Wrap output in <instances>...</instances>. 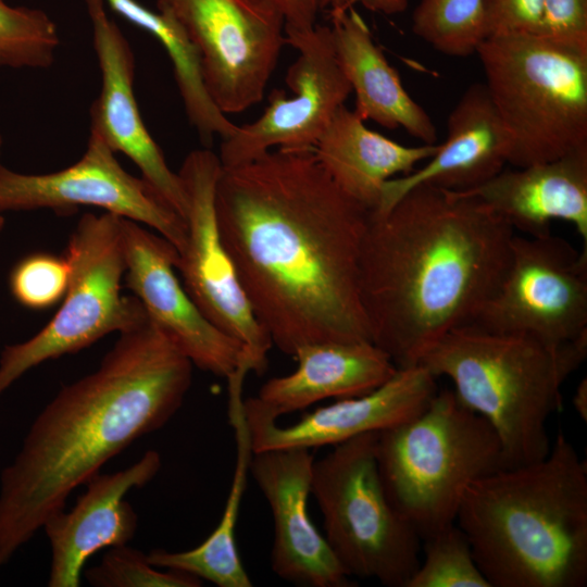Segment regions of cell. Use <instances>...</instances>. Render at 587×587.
<instances>
[{"mask_svg": "<svg viewBox=\"0 0 587 587\" xmlns=\"http://www.w3.org/2000/svg\"><path fill=\"white\" fill-rule=\"evenodd\" d=\"M377 434L358 435L314 460L311 495L323 515L325 540L350 577L405 587L420 564L422 540L387 498Z\"/></svg>", "mask_w": 587, "mask_h": 587, "instance_id": "8", "label": "cell"}, {"mask_svg": "<svg viewBox=\"0 0 587 587\" xmlns=\"http://www.w3.org/2000/svg\"><path fill=\"white\" fill-rule=\"evenodd\" d=\"M422 542L424 557L405 587H490L455 523Z\"/></svg>", "mask_w": 587, "mask_h": 587, "instance_id": "29", "label": "cell"}, {"mask_svg": "<svg viewBox=\"0 0 587 587\" xmlns=\"http://www.w3.org/2000/svg\"><path fill=\"white\" fill-rule=\"evenodd\" d=\"M438 391L436 377L421 365L398 369L376 389L304 414L280 426L254 397L242 401L253 452L280 448L335 446L366 433H379L421 413Z\"/></svg>", "mask_w": 587, "mask_h": 587, "instance_id": "17", "label": "cell"}, {"mask_svg": "<svg viewBox=\"0 0 587 587\" xmlns=\"http://www.w3.org/2000/svg\"><path fill=\"white\" fill-rule=\"evenodd\" d=\"M118 15L152 35L171 60L174 77L190 124L204 142L217 135L225 139L238 125L230 122L211 99L203 80L199 53L174 15L152 11L137 0H104Z\"/></svg>", "mask_w": 587, "mask_h": 587, "instance_id": "26", "label": "cell"}, {"mask_svg": "<svg viewBox=\"0 0 587 587\" xmlns=\"http://www.w3.org/2000/svg\"><path fill=\"white\" fill-rule=\"evenodd\" d=\"M438 143L405 146L366 127L354 110L342 105L314 147L336 185L371 212L386 182L412 172Z\"/></svg>", "mask_w": 587, "mask_h": 587, "instance_id": "24", "label": "cell"}, {"mask_svg": "<svg viewBox=\"0 0 587 587\" xmlns=\"http://www.w3.org/2000/svg\"><path fill=\"white\" fill-rule=\"evenodd\" d=\"M545 0H485L488 36L534 33Z\"/></svg>", "mask_w": 587, "mask_h": 587, "instance_id": "33", "label": "cell"}, {"mask_svg": "<svg viewBox=\"0 0 587 587\" xmlns=\"http://www.w3.org/2000/svg\"><path fill=\"white\" fill-rule=\"evenodd\" d=\"M572 403L574 410L579 415V417L586 422L587 421V379L584 378L577 385L574 396L572 398Z\"/></svg>", "mask_w": 587, "mask_h": 587, "instance_id": "36", "label": "cell"}, {"mask_svg": "<svg viewBox=\"0 0 587 587\" xmlns=\"http://www.w3.org/2000/svg\"><path fill=\"white\" fill-rule=\"evenodd\" d=\"M195 45L205 88L224 113L259 103L285 42V22L267 0H158Z\"/></svg>", "mask_w": 587, "mask_h": 587, "instance_id": "11", "label": "cell"}, {"mask_svg": "<svg viewBox=\"0 0 587 587\" xmlns=\"http://www.w3.org/2000/svg\"><path fill=\"white\" fill-rule=\"evenodd\" d=\"M64 255L71 277L61 307L37 334L4 346L0 353V398L39 364L76 353L147 317L135 296L121 292L126 270L122 216L110 212L84 214Z\"/></svg>", "mask_w": 587, "mask_h": 587, "instance_id": "9", "label": "cell"}, {"mask_svg": "<svg viewBox=\"0 0 587 587\" xmlns=\"http://www.w3.org/2000/svg\"><path fill=\"white\" fill-rule=\"evenodd\" d=\"M4 224H5V221H4V217L3 215L0 213V234L4 227Z\"/></svg>", "mask_w": 587, "mask_h": 587, "instance_id": "37", "label": "cell"}, {"mask_svg": "<svg viewBox=\"0 0 587 587\" xmlns=\"http://www.w3.org/2000/svg\"><path fill=\"white\" fill-rule=\"evenodd\" d=\"M330 29L338 62L355 96L357 114L388 129L403 128L422 143H437L430 115L405 90L354 8L330 17Z\"/></svg>", "mask_w": 587, "mask_h": 587, "instance_id": "23", "label": "cell"}, {"mask_svg": "<svg viewBox=\"0 0 587 587\" xmlns=\"http://www.w3.org/2000/svg\"><path fill=\"white\" fill-rule=\"evenodd\" d=\"M376 458L389 502L421 540L455 523L472 482L504 467L492 426L447 388L411 420L379 432Z\"/></svg>", "mask_w": 587, "mask_h": 587, "instance_id": "6", "label": "cell"}, {"mask_svg": "<svg viewBox=\"0 0 587 587\" xmlns=\"http://www.w3.org/2000/svg\"><path fill=\"white\" fill-rule=\"evenodd\" d=\"M125 282L148 317L192 362L193 366L227 378L248 363V349L216 327L192 301L175 274V247L145 225L122 217Z\"/></svg>", "mask_w": 587, "mask_h": 587, "instance_id": "15", "label": "cell"}, {"mask_svg": "<svg viewBox=\"0 0 587 587\" xmlns=\"http://www.w3.org/2000/svg\"><path fill=\"white\" fill-rule=\"evenodd\" d=\"M161 464L160 454L148 450L123 470L99 472L85 483V491L70 511L63 509L45 522L41 529L51 549L49 587H78L91 555L134 538L138 517L124 497L151 482Z\"/></svg>", "mask_w": 587, "mask_h": 587, "instance_id": "19", "label": "cell"}, {"mask_svg": "<svg viewBox=\"0 0 587 587\" xmlns=\"http://www.w3.org/2000/svg\"><path fill=\"white\" fill-rule=\"evenodd\" d=\"M526 236L551 234L561 220L587 245V150L527 166L503 168L469 190Z\"/></svg>", "mask_w": 587, "mask_h": 587, "instance_id": "21", "label": "cell"}, {"mask_svg": "<svg viewBox=\"0 0 587 587\" xmlns=\"http://www.w3.org/2000/svg\"><path fill=\"white\" fill-rule=\"evenodd\" d=\"M532 34L587 52V0H545Z\"/></svg>", "mask_w": 587, "mask_h": 587, "instance_id": "32", "label": "cell"}, {"mask_svg": "<svg viewBox=\"0 0 587 587\" xmlns=\"http://www.w3.org/2000/svg\"><path fill=\"white\" fill-rule=\"evenodd\" d=\"M314 460L308 448L252 453L249 474L268 502L273 517L271 566L278 577L298 586L349 587L350 576L308 513Z\"/></svg>", "mask_w": 587, "mask_h": 587, "instance_id": "18", "label": "cell"}, {"mask_svg": "<svg viewBox=\"0 0 587 587\" xmlns=\"http://www.w3.org/2000/svg\"><path fill=\"white\" fill-rule=\"evenodd\" d=\"M514 167L587 150V52L530 33L488 36L477 48Z\"/></svg>", "mask_w": 587, "mask_h": 587, "instance_id": "7", "label": "cell"}, {"mask_svg": "<svg viewBox=\"0 0 587 587\" xmlns=\"http://www.w3.org/2000/svg\"><path fill=\"white\" fill-rule=\"evenodd\" d=\"M455 524L490 587L587 585V463L563 434L541 460L472 482Z\"/></svg>", "mask_w": 587, "mask_h": 587, "instance_id": "4", "label": "cell"}, {"mask_svg": "<svg viewBox=\"0 0 587 587\" xmlns=\"http://www.w3.org/2000/svg\"><path fill=\"white\" fill-rule=\"evenodd\" d=\"M2 143H3V139H2V135L0 133V153H1Z\"/></svg>", "mask_w": 587, "mask_h": 587, "instance_id": "38", "label": "cell"}, {"mask_svg": "<svg viewBox=\"0 0 587 587\" xmlns=\"http://www.w3.org/2000/svg\"><path fill=\"white\" fill-rule=\"evenodd\" d=\"M285 42L298 51L286 84L292 96L275 89L255 121L222 139V166L252 161L273 149H312L351 93L338 62L330 26L285 30Z\"/></svg>", "mask_w": 587, "mask_h": 587, "instance_id": "13", "label": "cell"}, {"mask_svg": "<svg viewBox=\"0 0 587 587\" xmlns=\"http://www.w3.org/2000/svg\"><path fill=\"white\" fill-rule=\"evenodd\" d=\"M101 208L146 225L180 253L186 222L142 178L129 174L115 153L89 134L83 157L74 164L47 174H24L0 163V213L78 207Z\"/></svg>", "mask_w": 587, "mask_h": 587, "instance_id": "14", "label": "cell"}, {"mask_svg": "<svg viewBox=\"0 0 587 587\" xmlns=\"http://www.w3.org/2000/svg\"><path fill=\"white\" fill-rule=\"evenodd\" d=\"M355 4H361L372 12L395 15L405 11L409 0H319L320 11L328 12L329 17L344 13Z\"/></svg>", "mask_w": 587, "mask_h": 587, "instance_id": "35", "label": "cell"}, {"mask_svg": "<svg viewBox=\"0 0 587 587\" xmlns=\"http://www.w3.org/2000/svg\"><path fill=\"white\" fill-rule=\"evenodd\" d=\"M59 45L58 27L45 11L0 0V67L47 68Z\"/></svg>", "mask_w": 587, "mask_h": 587, "instance_id": "28", "label": "cell"}, {"mask_svg": "<svg viewBox=\"0 0 587 587\" xmlns=\"http://www.w3.org/2000/svg\"><path fill=\"white\" fill-rule=\"evenodd\" d=\"M84 576L95 587H199L202 580L191 574L166 569L160 571L147 554L127 545L108 548L100 563Z\"/></svg>", "mask_w": 587, "mask_h": 587, "instance_id": "30", "label": "cell"}, {"mask_svg": "<svg viewBox=\"0 0 587 587\" xmlns=\"http://www.w3.org/2000/svg\"><path fill=\"white\" fill-rule=\"evenodd\" d=\"M412 32L446 55L475 54L488 37L485 0H420Z\"/></svg>", "mask_w": 587, "mask_h": 587, "instance_id": "27", "label": "cell"}, {"mask_svg": "<svg viewBox=\"0 0 587 587\" xmlns=\"http://www.w3.org/2000/svg\"><path fill=\"white\" fill-rule=\"evenodd\" d=\"M292 357L298 361L296 371L268 379L254 397L276 419L325 399L363 396L398 370L371 341L310 344Z\"/></svg>", "mask_w": 587, "mask_h": 587, "instance_id": "22", "label": "cell"}, {"mask_svg": "<svg viewBox=\"0 0 587 587\" xmlns=\"http://www.w3.org/2000/svg\"><path fill=\"white\" fill-rule=\"evenodd\" d=\"M71 266L65 258L36 252L21 259L9 277L13 298L23 307L43 310L60 302L67 289Z\"/></svg>", "mask_w": 587, "mask_h": 587, "instance_id": "31", "label": "cell"}, {"mask_svg": "<svg viewBox=\"0 0 587 587\" xmlns=\"http://www.w3.org/2000/svg\"><path fill=\"white\" fill-rule=\"evenodd\" d=\"M471 324L550 345L587 334V246L515 233L502 279Z\"/></svg>", "mask_w": 587, "mask_h": 587, "instance_id": "10", "label": "cell"}, {"mask_svg": "<svg viewBox=\"0 0 587 587\" xmlns=\"http://www.w3.org/2000/svg\"><path fill=\"white\" fill-rule=\"evenodd\" d=\"M98 367L63 386L0 473V567L71 494L180 409L192 362L148 317L118 333Z\"/></svg>", "mask_w": 587, "mask_h": 587, "instance_id": "2", "label": "cell"}, {"mask_svg": "<svg viewBox=\"0 0 587 587\" xmlns=\"http://www.w3.org/2000/svg\"><path fill=\"white\" fill-rule=\"evenodd\" d=\"M221 168L218 154L198 149L188 153L178 171L187 213L186 242L176 268L200 311L248 349L253 372L261 374L273 344L251 309L220 234L214 196Z\"/></svg>", "mask_w": 587, "mask_h": 587, "instance_id": "12", "label": "cell"}, {"mask_svg": "<svg viewBox=\"0 0 587 587\" xmlns=\"http://www.w3.org/2000/svg\"><path fill=\"white\" fill-rule=\"evenodd\" d=\"M242 385L228 386L229 419L235 428L237 460L234 478L221 520L199 546L185 551L152 549L148 561L159 569L191 574L218 587H251L236 546V525L246 489L252 448L242 410Z\"/></svg>", "mask_w": 587, "mask_h": 587, "instance_id": "25", "label": "cell"}, {"mask_svg": "<svg viewBox=\"0 0 587 587\" xmlns=\"http://www.w3.org/2000/svg\"><path fill=\"white\" fill-rule=\"evenodd\" d=\"M280 13L285 30L305 32L316 25L319 0H267Z\"/></svg>", "mask_w": 587, "mask_h": 587, "instance_id": "34", "label": "cell"}, {"mask_svg": "<svg viewBox=\"0 0 587 587\" xmlns=\"http://www.w3.org/2000/svg\"><path fill=\"white\" fill-rule=\"evenodd\" d=\"M223 243L273 346L372 341L360 291L371 211L312 149H273L222 166L214 196Z\"/></svg>", "mask_w": 587, "mask_h": 587, "instance_id": "1", "label": "cell"}, {"mask_svg": "<svg viewBox=\"0 0 587 587\" xmlns=\"http://www.w3.org/2000/svg\"><path fill=\"white\" fill-rule=\"evenodd\" d=\"M586 357L587 334L550 345L469 323L441 337L416 365L453 383L461 403L497 433L504 467H513L548 454V420L561 409L562 386Z\"/></svg>", "mask_w": 587, "mask_h": 587, "instance_id": "5", "label": "cell"}, {"mask_svg": "<svg viewBox=\"0 0 587 587\" xmlns=\"http://www.w3.org/2000/svg\"><path fill=\"white\" fill-rule=\"evenodd\" d=\"M510 139L484 83L467 87L451 110L447 138L412 172L385 183L373 212L388 211L420 185L463 191L487 182L508 164Z\"/></svg>", "mask_w": 587, "mask_h": 587, "instance_id": "20", "label": "cell"}, {"mask_svg": "<svg viewBox=\"0 0 587 587\" xmlns=\"http://www.w3.org/2000/svg\"><path fill=\"white\" fill-rule=\"evenodd\" d=\"M515 230L473 195L432 185L371 212L360 291L372 341L398 369L469 324L508 267Z\"/></svg>", "mask_w": 587, "mask_h": 587, "instance_id": "3", "label": "cell"}, {"mask_svg": "<svg viewBox=\"0 0 587 587\" xmlns=\"http://www.w3.org/2000/svg\"><path fill=\"white\" fill-rule=\"evenodd\" d=\"M92 45L101 76L98 97L90 107V133L114 152L128 157L141 177L185 221L187 198L178 173L166 163L146 127L135 96V54L104 0H85Z\"/></svg>", "mask_w": 587, "mask_h": 587, "instance_id": "16", "label": "cell"}]
</instances>
